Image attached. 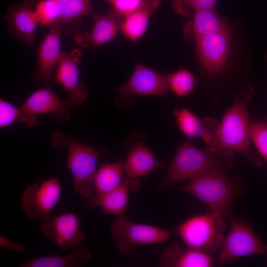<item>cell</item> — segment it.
<instances>
[{
  "instance_id": "6da1fadb",
  "label": "cell",
  "mask_w": 267,
  "mask_h": 267,
  "mask_svg": "<svg viewBox=\"0 0 267 267\" xmlns=\"http://www.w3.org/2000/svg\"><path fill=\"white\" fill-rule=\"evenodd\" d=\"M250 94L237 95L219 124L208 150L232 158L236 152L253 160L250 147V121L247 108Z\"/></svg>"
},
{
  "instance_id": "7a4b0ae2",
  "label": "cell",
  "mask_w": 267,
  "mask_h": 267,
  "mask_svg": "<svg viewBox=\"0 0 267 267\" xmlns=\"http://www.w3.org/2000/svg\"><path fill=\"white\" fill-rule=\"evenodd\" d=\"M224 169H210L181 187L204 203L210 212L223 218L232 214L231 207L241 193L238 185L226 176Z\"/></svg>"
},
{
  "instance_id": "3957f363",
  "label": "cell",
  "mask_w": 267,
  "mask_h": 267,
  "mask_svg": "<svg viewBox=\"0 0 267 267\" xmlns=\"http://www.w3.org/2000/svg\"><path fill=\"white\" fill-rule=\"evenodd\" d=\"M50 143L54 148L67 149L66 166L72 176L75 191L84 197L90 194L101 150L59 132L53 134Z\"/></svg>"
},
{
  "instance_id": "277c9868",
  "label": "cell",
  "mask_w": 267,
  "mask_h": 267,
  "mask_svg": "<svg viewBox=\"0 0 267 267\" xmlns=\"http://www.w3.org/2000/svg\"><path fill=\"white\" fill-rule=\"evenodd\" d=\"M231 159L218 152L199 149L189 142H182L159 186L166 189L178 182L191 180L213 168L229 167L232 164Z\"/></svg>"
},
{
  "instance_id": "5b68a950",
  "label": "cell",
  "mask_w": 267,
  "mask_h": 267,
  "mask_svg": "<svg viewBox=\"0 0 267 267\" xmlns=\"http://www.w3.org/2000/svg\"><path fill=\"white\" fill-rule=\"evenodd\" d=\"M224 218L210 212L196 215L178 225L177 231L186 246L212 256L221 250L225 239Z\"/></svg>"
},
{
  "instance_id": "8992f818",
  "label": "cell",
  "mask_w": 267,
  "mask_h": 267,
  "mask_svg": "<svg viewBox=\"0 0 267 267\" xmlns=\"http://www.w3.org/2000/svg\"><path fill=\"white\" fill-rule=\"evenodd\" d=\"M230 227L218 256L220 265L233 263L240 257L264 255L267 256V243H264L246 222L228 216Z\"/></svg>"
},
{
  "instance_id": "52a82bcc",
  "label": "cell",
  "mask_w": 267,
  "mask_h": 267,
  "mask_svg": "<svg viewBox=\"0 0 267 267\" xmlns=\"http://www.w3.org/2000/svg\"><path fill=\"white\" fill-rule=\"evenodd\" d=\"M110 233L119 251L133 253L137 245L161 243L169 240L173 232L153 225L135 222L125 216L118 217Z\"/></svg>"
},
{
  "instance_id": "ba28073f",
  "label": "cell",
  "mask_w": 267,
  "mask_h": 267,
  "mask_svg": "<svg viewBox=\"0 0 267 267\" xmlns=\"http://www.w3.org/2000/svg\"><path fill=\"white\" fill-rule=\"evenodd\" d=\"M62 185L58 177L37 181L28 185L22 195L20 206L29 221L46 222L59 202Z\"/></svg>"
},
{
  "instance_id": "9c48e42d",
  "label": "cell",
  "mask_w": 267,
  "mask_h": 267,
  "mask_svg": "<svg viewBox=\"0 0 267 267\" xmlns=\"http://www.w3.org/2000/svg\"><path fill=\"white\" fill-rule=\"evenodd\" d=\"M166 75L137 64L128 80L114 89L118 95L117 103L120 104L134 95L167 96L169 89Z\"/></svg>"
},
{
  "instance_id": "30bf717a",
  "label": "cell",
  "mask_w": 267,
  "mask_h": 267,
  "mask_svg": "<svg viewBox=\"0 0 267 267\" xmlns=\"http://www.w3.org/2000/svg\"><path fill=\"white\" fill-rule=\"evenodd\" d=\"M80 220L72 212L52 217L41 222L40 228L43 234L54 242L62 250L74 249L83 244L85 235L80 230Z\"/></svg>"
},
{
  "instance_id": "8fae6325",
  "label": "cell",
  "mask_w": 267,
  "mask_h": 267,
  "mask_svg": "<svg viewBox=\"0 0 267 267\" xmlns=\"http://www.w3.org/2000/svg\"><path fill=\"white\" fill-rule=\"evenodd\" d=\"M81 52L78 49L62 52L54 76L55 82L61 85L68 94L71 106L82 104L88 96L86 86L79 81Z\"/></svg>"
},
{
  "instance_id": "7c38bea8",
  "label": "cell",
  "mask_w": 267,
  "mask_h": 267,
  "mask_svg": "<svg viewBox=\"0 0 267 267\" xmlns=\"http://www.w3.org/2000/svg\"><path fill=\"white\" fill-rule=\"evenodd\" d=\"M195 41L197 55L203 68L211 74L219 72L225 64L229 50L230 37L227 28Z\"/></svg>"
},
{
  "instance_id": "4fadbf2b",
  "label": "cell",
  "mask_w": 267,
  "mask_h": 267,
  "mask_svg": "<svg viewBox=\"0 0 267 267\" xmlns=\"http://www.w3.org/2000/svg\"><path fill=\"white\" fill-rule=\"evenodd\" d=\"M33 4L34 0H22L10 5L5 14L8 32L27 45H32L36 41L35 31L38 21Z\"/></svg>"
},
{
  "instance_id": "5bb4252c",
  "label": "cell",
  "mask_w": 267,
  "mask_h": 267,
  "mask_svg": "<svg viewBox=\"0 0 267 267\" xmlns=\"http://www.w3.org/2000/svg\"><path fill=\"white\" fill-rule=\"evenodd\" d=\"M61 25L56 23L41 43L37 50V66L32 80L35 83L46 82L55 67L58 66L63 51L61 49Z\"/></svg>"
},
{
  "instance_id": "9a60e30c",
  "label": "cell",
  "mask_w": 267,
  "mask_h": 267,
  "mask_svg": "<svg viewBox=\"0 0 267 267\" xmlns=\"http://www.w3.org/2000/svg\"><path fill=\"white\" fill-rule=\"evenodd\" d=\"M71 107L67 99H61L53 89L44 87L31 93L21 108L27 114L35 116L51 114L57 121L63 122L69 118L68 109Z\"/></svg>"
},
{
  "instance_id": "2e32d148",
  "label": "cell",
  "mask_w": 267,
  "mask_h": 267,
  "mask_svg": "<svg viewBox=\"0 0 267 267\" xmlns=\"http://www.w3.org/2000/svg\"><path fill=\"white\" fill-rule=\"evenodd\" d=\"M92 17L94 23L91 31L78 33L73 38L74 43L83 48L102 45L114 38L120 30L119 17L112 11Z\"/></svg>"
},
{
  "instance_id": "e0dca14e",
  "label": "cell",
  "mask_w": 267,
  "mask_h": 267,
  "mask_svg": "<svg viewBox=\"0 0 267 267\" xmlns=\"http://www.w3.org/2000/svg\"><path fill=\"white\" fill-rule=\"evenodd\" d=\"M132 181L133 179L126 177L122 183L114 190L103 193H91L85 196V207L89 210L98 207L106 214L117 217L124 216Z\"/></svg>"
},
{
  "instance_id": "ac0fdd59",
  "label": "cell",
  "mask_w": 267,
  "mask_h": 267,
  "mask_svg": "<svg viewBox=\"0 0 267 267\" xmlns=\"http://www.w3.org/2000/svg\"><path fill=\"white\" fill-rule=\"evenodd\" d=\"M213 262L211 255L174 243L161 253L159 264L163 267H210Z\"/></svg>"
},
{
  "instance_id": "d6986e66",
  "label": "cell",
  "mask_w": 267,
  "mask_h": 267,
  "mask_svg": "<svg viewBox=\"0 0 267 267\" xmlns=\"http://www.w3.org/2000/svg\"><path fill=\"white\" fill-rule=\"evenodd\" d=\"M123 164L126 177L133 180L164 167L163 163L142 142L136 143L131 148Z\"/></svg>"
},
{
  "instance_id": "ffe728a7",
  "label": "cell",
  "mask_w": 267,
  "mask_h": 267,
  "mask_svg": "<svg viewBox=\"0 0 267 267\" xmlns=\"http://www.w3.org/2000/svg\"><path fill=\"white\" fill-rule=\"evenodd\" d=\"M178 127L188 138L199 137L209 144L219 123L211 118L199 119L189 110L177 109L174 112Z\"/></svg>"
},
{
  "instance_id": "44dd1931",
  "label": "cell",
  "mask_w": 267,
  "mask_h": 267,
  "mask_svg": "<svg viewBox=\"0 0 267 267\" xmlns=\"http://www.w3.org/2000/svg\"><path fill=\"white\" fill-rule=\"evenodd\" d=\"M160 0H143L134 11L119 20L120 30L125 37L134 42L145 33L153 12L161 3Z\"/></svg>"
},
{
  "instance_id": "7402d4cb",
  "label": "cell",
  "mask_w": 267,
  "mask_h": 267,
  "mask_svg": "<svg viewBox=\"0 0 267 267\" xmlns=\"http://www.w3.org/2000/svg\"><path fill=\"white\" fill-rule=\"evenodd\" d=\"M91 257L89 250L83 244L71 253L60 256H46L31 259L19 267H75L87 263Z\"/></svg>"
},
{
  "instance_id": "603a6c76",
  "label": "cell",
  "mask_w": 267,
  "mask_h": 267,
  "mask_svg": "<svg viewBox=\"0 0 267 267\" xmlns=\"http://www.w3.org/2000/svg\"><path fill=\"white\" fill-rule=\"evenodd\" d=\"M126 177L123 162L104 164L95 174L91 193H103L114 190Z\"/></svg>"
},
{
  "instance_id": "cb8c5ba5",
  "label": "cell",
  "mask_w": 267,
  "mask_h": 267,
  "mask_svg": "<svg viewBox=\"0 0 267 267\" xmlns=\"http://www.w3.org/2000/svg\"><path fill=\"white\" fill-rule=\"evenodd\" d=\"M193 18L189 25L191 36L196 39L227 29L223 19L214 9L194 11Z\"/></svg>"
},
{
  "instance_id": "d4e9b609",
  "label": "cell",
  "mask_w": 267,
  "mask_h": 267,
  "mask_svg": "<svg viewBox=\"0 0 267 267\" xmlns=\"http://www.w3.org/2000/svg\"><path fill=\"white\" fill-rule=\"evenodd\" d=\"M59 12L61 26L85 15L93 16L94 11L90 4L91 0H55Z\"/></svg>"
},
{
  "instance_id": "484cf974",
  "label": "cell",
  "mask_w": 267,
  "mask_h": 267,
  "mask_svg": "<svg viewBox=\"0 0 267 267\" xmlns=\"http://www.w3.org/2000/svg\"><path fill=\"white\" fill-rule=\"evenodd\" d=\"M37 116L29 115L8 101L0 99V128H4L17 122L23 123L27 127L36 125Z\"/></svg>"
},
{
  "instance_id": "4316f807",
  "label": "cell",
  "mask_w": 267,
  "mask_h": 267,
  "mask_svg": "<svg viewBox=\"0 0 267 267\" xmlns=\"http://www.w3.org/2000/svg\"><path fill=\"white\" fill-rule=\"evenodd\" d=\"M168 89L179 96L189 94L195 86L193 75L189 71L181 69L178 71L166 75Z\"/></svg>"
},
{
  "instance_id": "83f0119b",
  "label": "cell",
  "mask_w": 267,
  "mask_h": 267,
  "mask_svg": "<svg viewBox=\"0 0 267 267\" xmlns=\"http://www.w3.org/2000/svg\"><path fill=\"white\" fill-rule=\"evenodd\" d=\"M38 24L43 27L58 23L59 12L55 0H40L34 7Z\"/></svg>"
},
{
  "instance_id": "f1b7e54d",
  "label": "cell",
  "mask_w": 267,
  "mask_h": 267,
  "mask_svg": "<svg viewBox=\"0 0 267 267\" xmlns=\"http://www.w3.org/2000/svg\"><path fill=\"white\" fill-rule=\"evenodd\" d=\"M249 134L258 152L267 162V120L250 122Z\"/></svg>"
},
{
  "instance_id": "f546056e",
  "label": "cell",
  "mask_w": 267,
  "mask_h": 267,
  "mask_svg": "<svg viewBox=\"0 0 267 267\" xmlns=\"http://www.w3.org/2000/svg\"><path fill=\"white\" fill-rule=\"evenodd\" d=\"M217 0H173V6L178 14L186 16L190 10L214 9Z\"/></svg>"
},
{
  "instance_id": "4dcf8cb0",
  "label": "cell",
  "mask_w": 267,
  "mask_h": 267,
  "mask_svg": "<svg viewBox=\"0 0 267 267\" xmlns=\"http://www.w3.org/2000/svg\"><path fill=\"white\" fill-rule=\"evenodd\" d=\"M143 0H105L112 7V11L119 17H124L134 11Z\"/></svg>"
},
{
  "instance_id": "1f68e13d",
  "label": "cell",
  "mask_w": 267,
  "mask_h": 267,
  "mask_svg": "<svg viewBox=\"0 0 267 267\" xmlns=\"http://www.w3.org/2000/svg\"><path fill=\"white\" fill-rule=\"evenodd\" d=\"M0 247L18 254H23L26 249L24 245L12 242L2 235H0Z\"/></svg>"
},
{
  "instance_id": "d6a6232c",
  "label": "cell",
  "mask_w": 267,
  "mask_h": 267,
  "mask_svg": "<svg viewBox=\"0 0 267 267\" xmlns=\"http://www.w3.org/2000/svg\"><path fill=\"white\" fill-rule=\"evenodd\" d=\"M266 60L267 61V56H266Z\"/></svg>"
},
{
  "instance_id": "836d02e7",
  "label": "cell",
  "mask_w": 267,
  "mask_h": 267,
  "mask_svg": "<svg viewBox=\"0 0 267 267\" xmlns=\"http://www.w3.org/2000/svg\"></svg>"
}]
</instances>
